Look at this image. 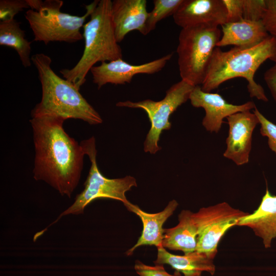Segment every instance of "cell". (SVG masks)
Here are the masks:
<instances>
[{"label": "cell", "instance_id": "cell-23", "mask_svg": "<svg viewBox=\"0 0 276 276\" xmlns=\"http://www.w3.org/2000/svg\"><path fill=\"white\" fill-rule=\"evenodd\" d=\"M253 112L259 119L261 134L267 137L268 146L276 154V124L268 120L256 107Z\"/></svg>", "mask_w": 276, "mask_h": 276}, {"label": "cell", "instance_id": "cell-26", "mask_svg": "<svg viewBox=\"0 0 276 276\" xmlns=\"http://www.w3.org/2000/svg\"><path fill=\"white\" fill-rule=\"evenodd\" d=\"M266 2L262 21L268 33L276 37V0H266Z\"/></svg>", "mask_w": 276, "mask_h": 276}, {"label": "cell", "instance_id": "cell-14", "mask_svg": "<svg viewBox=\"0 0 276 276\" xmlns=\"http://www.w3.org/2000/svg\"><path fill=\"white\" fill-rule=\"evenodd\" d=\"M146 0H114L111 14L116 39L121 42L129 32L136 30L145 35L148 16Z\"/></svg>", "mask_w": 276, "mask_h": 276}, {"label": "cell", "instance_id": "cell-19", "mask_svg": "<svg viewBox=\"0 0 276 276\" xmlns=\"http://www.w3.org/2000/svg\"><path fill=\"white\" fill-rule=\"evenodd\" d=\"M193 212L182 210L178 215V224L164 229L162 246L184 254L196 251L197 231L192 218Z\"/></svg>", "mask_w": 276, "mask_h": 276}, {"label": "cell", "instance_id": "cell-17", "mask_svg": "<svg viewBox=\"0 0 276 276\" xmlns=\"http://www.w3.org/2000/svg\"><path fill=\"white\" fill-rule=\"evenodd\" d=\"M222 35L216 47L233 45L240 48L255 47L270 35L262 20L251 21L243 19L227 22L221 26Z\"/></svg>", "mask_w": 276, "mask_h": 276}, {"label": "cell", "instance_id": "cell-8", "mask_svg": "<svg viewBox=\"0 0 276 276\" xmlns=\"http://www.w3.org/2000/svg\"><path fill=\"white\" fill-rule=\"evenodd\" d=\"M194 87L195 86L181 80L172 85L166 91L164 99L160 101L147 99L138 102L125 101L116 104L118 107L142 109L147 114L151 127L144 143L145 152L155 154L161 149L158 145L160 134L163 130L171 128V115L189 99Z\"/></svg>", "mask_w": 276, "mask_h": 276}, {"label": "cell", "instance_id": "cell-4", "mask_svg": "<svg viewBox=\"0 0 276 276\" xmlns=\"http://www.w3.org/2000/svg\"><path fill=\"white\" fill-rule=\"evenodd\" d=\"M112 1L101 0L85 23L83 37L85 44L81 57L72 68L60 71L64 79L80 89L86 77L97 62L122 58V50L116 37L111 18Z\"/></svg>", "mask_w": 276, "mask_h": 276}, {"label": "cell", "instance_id": "cell-11", "mask_svg": "<svg viewBox=\"0 0 276 276\" xmlns=\"http://www.w3.org/2000/svg\"><path fill=\"white\" fill-rule=\"evenodd\" d=\"M229 126L223 156L237 166L248 163L251 148L252 135L259 121L254 112H238L226 118Z\"/></svg>", "mask_w": 276, "mask_h": 276}, {"label": "cell", "instance_id": "cell-6", "mask_svg": "<svg viewBox=\"0 0 276 276\" xmlns=\"http://www.w3.org/2000/svg\"><path fill=\"white\" fill-rule=\"evenodd\" d=\"M221 35L218 27L204 25L182 28L176 50L182 80L195 86L202 84Z\"/></svg>", "mask_w": 276, "mask_h": 276}, {"label": "cell", "instance_id": "cell-22", "mask_svg": "<svg viewBox=\"0 0 276 276\" xmlns=\"http://www.w3.org/2000/svg\"><path fill=\"white\" fill-rule=\"evenodd\" d=\"M26 8H30L27 0H1V21L14 19L16 14Z\"/></svg>", "mask_w": 276, "mask_h": 276}, {"label": "cell", "instance_id": "cell-28", "mask_svg": "<svg viewBox=\"0 0 276 276\" xmlns=\"http://www.w3.org/2000/svg\"><path fill=\"white\" fill-rule=\"evenodd\" d=\"M264 79L272 98L276 101V62L265 72Z\"/></svg>", "mask_w": 276, "mask_h": 276}, {"label": "cell", "instance_id": "cell-27", "mask_svg": "<svg viewBox=\"0 0 276 276\" xmlns=\"http://www.w3.org/2000/svg\"><path fill=\"white\" fill-rule=\"evenodd\" d=\"M227 10V23L243 19V0H223Z\"/></svg>", "mask_w": 276, "mask_h": 276}, {"label": "cell", "instance_id": "cell-15", "mask_svg": "<svg viewBox=\"0 0 276 276\" xmlns=\"http://www.w3.org/2000/svg\"><path fill=\"white\" fill-rule=\"evenodd\" d=\"M237 226L249 227L262 240L265 248L271 247L276 238V196L270 193L267 186L258 208L242 217Z\"/></svg>", "mask_w": 276, "mask_h": 276}, {"label": "cell", "instance_id": "cell-13", "mask_svg": "<svg viewBox=\"0 0 276 276\" xmlns=\"http://www.w3.org/2000/svg\"><path fill=\"white\" fill-rule=\"evenodd\" d=\"M173 17L182 28L200 25L218 27L227 23V10L223 0H183Z\"/></svg>", "mask_w": 276, "mask_h": 276}, {"label": "cell", "instance_id": "cell-10", "mask_svg": "<svg viewBox=\"0 0 276 276\" xmlns=\"http://www.w3.org/2000/svg\"><path fill=\"white\" fill-rule=\"evenodd\" d=\"M172 53L150 62L139 65L128 63L122 58L104 62L90 70L93 81L100 89L107 83L115 85L130 83L139 74H153L160 71L172 57Z\"/></svg>", "mask_w": 276, "mask_h": 276}, {"label": "cell", "instance_id": "cell-3", "mask_svg": "<svg viewBox=\"0 0 276 276\" xmlns=\"http://www.w3.org/2000/svg\"><path fill=\"white\" fill-rule=\"evenodd\" d=\"M31 61L37 70L42 89L40 102L32 110V117L51 116L64 121L79 119L91 125L102 123L100 115L83 97L80 89L54 72L49 56L37 53L31 56Z\"/></svg>", "mask_w": 276, "mask_h": 276}, {"label": "cell", "instance_id": "cell-7", "mask_svg": "<svg viewBox=\"0 0 276 276\" xmlns=\"http://www.w3.org/2000/svg\"><path fill=\"white\" fill-rule=\"evenodd\" d=\"M85 155L90 161L91 166L84 183V188L78 194L74 203L63 211L52 223L40 232L43 234L47 228L55 223L63 216L69 214H83L85 206L98 198H109L122 201L126 206L130 202L125 193L133 187H136L135 179L127 175L123 178L109 179L100 171L97 163L96 140L94 136L80 143Z\"/></svg>", "mask_w": 276, "mask_h": 276}, {"label": "cell", "instance_id": "cell-2", "mask_svg": "<svg viewBox=\"0 0 276 276\" xmlns=\"http://www.w3.org/2000/svg\"><path fill=\"white\" fill-rule=\"evenodd\" d=\"M267 60L276 62V37L272 35L251 48L235 47L223 51L216 47L201 88L205 92H211L227 80L242 77L248 82L247 87L251 98L267 102L263 87L254 79L256 72Z\"/></svg>", "mask_w": 276, "mask_h": 276}, {"label": "cell", "instance_id": "cell-12", "mask_svg": "<svg viewBox=\"0 0 276 276\" xmlns=\"http://www.w3.org/2000/svg\"><path fill=\"white\" fill-rule=\"evenodd\" d=\"M189 100L194 107L204 109L205 114L202 124L211 132L219 131L224 118L238 112L250 111L256 107L252 101L240 105L229 103L220 95L205 92L200 86H195Z\"/></svg>", "mask_w": 276, "mask_h": 276}, {"label": "cell", "instance_id": "cell-24", "mask_svg": "<svg viewBox=\"0 0 276 276\" xmlns=\"http://www.w3.org/2000/svg\"><path fill=\"white\" fill-rule=\"evenodd\" d=\"M243 19L262 20L266 8V0H243Z\"/></svg>", "mask_w": 276, "mask_h": 276}, {"label": "cell", "instance_id": "cell-20", "mask_svg": "<svg viewBox=\"0 0 276 276\" xmlns=\"http://www.w3.org/2000/svg\"><path fill=\"white\" fill-rule=\"evenodd\" d=\"M0 45L14 49L25 67L31 65V42L26 38L25 31L15 19L0 22Z\"/></svg>", "mask_w": 276, "mask_h": 276}, {"label": "cell", "instance_id": "cell-25", "mask_svg": "<svg viewBox=\"0 0 276 276\" xmlns=\"http://www.w3.org/2000/svg\"><path fill=\"white\" fill-rule=\"evenodd\" d=\"M134 268L139 276H182L180 272L177 271H175L173 274L169 273L164 265L149 266L139 260L136 261Z\"/></svg>", "mask_w": 276, "mask_h": 276}, {"label": "cell", "instance_id": "cell-18", "mask_svg": "<svg viewBox=\"0 0 276 276\" xmlns=\"http://www.w3.org/2000/svg\"><path fill=\"white\" fill-rule=\"evenodd\" d=\"M153 263L155 265H169L183 276H201L204 271L213 275L216 270L213 259L197 251L180 256L172 254L160 247L157 248V258Z\"/></svg>", "mask_w": 276, "mask_h": 276}, {"label": "cell", "instance_id": "cell-16", "mask_svg": "<svg viewBox=\"0 0 276 276\" xmlns=\"http://www.w3.org/2000/svg\"><path fill=\"white\" fill-rule=\"evenodd\" d=\"M178 205V202L173 199L169 202L163 211L151 214L143 211L137 205L130 202L127 204L126 208L141 218L143 229L136 243L129 249L126 254L130 256L136 248L143 245H154L157 248L163 247L162 241L164 233L163 224L173 214Z\"/></svg>", "mask_w": 276, "mask_h": 276}, {"label": "cell", "instance_id": "cell-1", "mask_svg": "<svg viewBox=\"0 0 276 276\" xmlns=\"http://www.w3.org/2000/svg\"><path fill=\"white\" fill-rule=\"evenodd\" d=\"M65 121L51 116L32 117L35 148L34 178L70 197L80 179L85 155L81 145L64 130Z\"/></svg>", "mask_w": 276, "mask_h": 276}, {"label": "cell", "instance_id": "cell-21", "mask_svg": "<svg viewBox=\"0 0 276 276\" xmlns=\"http://www.w3.org/2000/svg\"><path fill=\"white\" fill-rule=\"evenodd\" d=\"M183 0H154L153 8L148 13L146 23L145 35L155 29L158 22L173 15Z\"/></svg>", "mask_w": 276, "mask_h": 276}, {"label": "cell", "instance_id": "cell-5", "mask_svg": "<svg viewBox=\"0 0 276 276\" xmlns=\"http://www.w3.org/2000/svg\"><path fill=\"white\" fill-rule=\"evenodd\" d=\"M31 9L25 16L33 35L34 40L47 44L59 41L72 43L83 39L80 29L86 18L94 11L99 1L86 5V12L81 16L62 12L61 0H27Z\"/></svg>", "mask_w": 276, "mask_h": 276}, {"label": "cell", "instance_id": "cell-9", "mask_svg": "<svg viewBox=\"0 0 276 276\" xmlns=\"http://www.w3.org/2000/svg\"><path fill=\"white\" fill-rule=\"evenodd\" d=\"M248 214L234 208L226 202L201 208L198 212H193L192 218L197 231L196 251L204 253L214 260L222 236Z\"/></svg>", "mask_w": 276, "mask_h": 276}]
</instances>
